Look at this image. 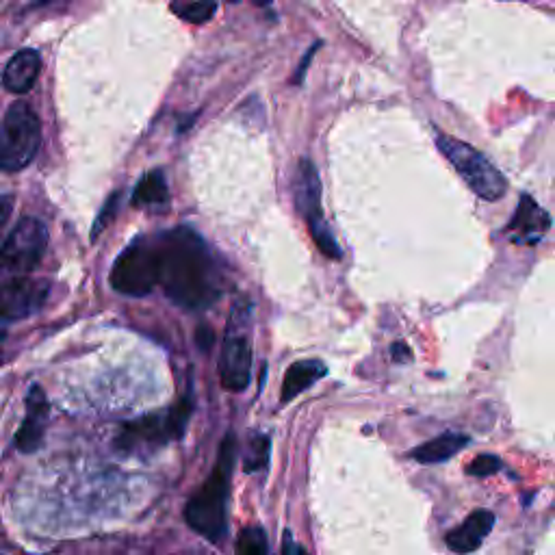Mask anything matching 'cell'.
Listing matches in <instances>:
<instances>
[{
	"mask_svg": "<svg viewBox=\"0 0 555 555\" xmlns=\"http://www.w3.org/2000/svg\"><path fill=\"white\" fill-rule=\"evenodd\" d=\"M157 243V287L185 311H204L224 293L217 258L196 230L178 226L154 237Z\"/></svg>",
	"mask_w": 555,
	"mask_h": 555,
	"instance_id": "1",
	"label": "cell"
},
{
	"mask_svg": "<svg viewBox=\"0 0 555 555\" xmlns=\"http://www.w3.org/2000/svg\"><path fill=\"white\" fill-rule=\"evenodd\" d=\"M237 460V438L232 432L224 436L219 445L215 469L206 477L204 484L193 493L185 506V521L213 545H222L228 538V495L232 469Z\"/></svg>",
	"mask_w": 555,
	"mask_h": 555,
	"instance_id": "2",
	"label": "cell"
},
{
	"mask_svg": "<svg viewBox=\"0 0 555 555\" xmlns=\"http://www.w3.org/2000/svg\"><path fill=\"white\" fill-rule=\"evenodd\" d=\"M193 384L189 386L187 395L172 408L163 412H154V415H146L133 423H126L118 434L115 447L124 454H133V451H144V449H159L167 443L178 441L183 438L191 412H193Z\"/></svg>",
	"mask_w": 555,
	"mask_h": 555,
	"instance_id": "3",
	"label": "cell"
},
{
	"mask_svg": "<svg viewBox=\"0 0 555 555\" xmlns=\"http://www.w3.org/2000/svg\"><path fill=\"white\" fill-rule=\"evenodd\" d=\"M42 146V124L27 102H14L0 124V170L20 172L31 165Z\"/></svg>",
	"mask_w": 555,
	"mask_h": 555,
	"instance_id": "4",
	"label": "cell"
},
{
	"mask_svg": "<svg viewBox=\"0 0 555 555\" xmlns=\"http://www.w3.org/2000/svg\"><path fill=\"white\" fill-rule=\"evenodd\" d=\"M436 146L445 154V159L454 165V170L460 174L464 183L482 200L497 202L506 196L508 180L503 178V174L482 152H477L473 146L443 133H438Z\"/></svg>",
	"mask_w": 555,
	"mask_h": 555,
	"instance_id": "5",
	"label": "cell"
},
{
	"mask_svg": "<svg viewBox=\"0 0 555 555\" xmlns=\"http://www.w3.org/2000/svg\"><path fill=\"white\" fill-rule=\"evenodd\" d=\"M48 245V228L37 217H24L0 248V285L29 276L40 265Z\"/></svg>",
	"mask_w": 555,
	"mask_h": 555,
	"instance_id": "6",
	"label": "cell"
},
{
	"mask_svg": "<svg viewBox=\"0 0 555 555\" xmlns=\"http://www.w3.org/2000/svg\"><path fill=\"white\" fill-rule=\"evenodd\" d=\"M111 287L128 298H146L157 289V243L137 237L111 269Z\"/></svg>",
	"mask_w": 555,
	"mask_h": 555,
	"instance_id": "7",
	"label": "cell"
},
{
	"mask_svg": "<svg viewBox=\"0 0 555 555\" xmlns=\"http://www.w3.org/2000/svg\"><path fill=\"white\" fill-rule=\"evenodd\" d=\"M293 200L295 209L306 219V226L311 230V237L315 239L317 248L324 252L328 258L339 261L343 256L337 239H334L332 230L326 222L324 211H321V180L317 174V167L311 159H302L298 163V174H295L293 185Z\"/></svg>",
	"mask_w": 555,
	"mask_h": 555,
	"instance_id": "8",
	"label": "cell"
},
{
	"mask_svg": "<svg viewBox=\"0 0 555 555\" xmlns=\"http://www.w3.org/2000/svg\"><path fill=\"white\" fill-rule=\"evenodd\" d=\"M50 285L46 280L14 278L0 285V324L27 319L40 313L48 302Z\"/></svg>",
	"mask_w": 555,
	"mask_h": 555,
	"instance_id": "9",
	"label": "cell"
},
{
	"mask_svg": "<svg viewBox=\"0 0 555 555\" xmlns=\"http://www.w3.org/2000/svg\"><path fill=\"white\" fill-rule=\"evenodd\" d=\"M239 330L228 332L224 339L222 354H219V380L230 393H241L248 389L252 376V343L248 339V332Z\"/></svg>",
	"mask_w": 555,
	"mask_h": 555,
	"instance_id": "10",
	"label": "cell"
},
{
	"mask_svg": "<svg viewBox=\"0 0 555 555\" xmlns=\"http://www.w3.org/2000/svg\"><path fill=\"white\" fill-rule=\"evenodd\" d=\"M549 228L551 215L529 193H523L512 222L508 224L510 239L519 245H536L547 235Z\"/></svg>",
	"mask_w": 555,
	"mask_h": 555,
	"instance_id": "11",
	"label": "cell"
},
{
	"mask_svg": "<svg viewBox=\"0 0 555 555\" xmlns=\"http://www.w3.org/2000/svg\"><path fill=\"white\" fill-rule=\"evenodd\" d=\"M48 419V399L42 386H31L27 395V419L20 425L16 434V447L22 454H33L44 441V428Z\"/></svg>",
	"mask_w": 555,
	"mask_h": 555,
	"instance_id": "12",
	"label": "cell"
},
{
	"mask_svg": "<svg viewBox=\"0 0 555 555\" xmlns=\"http://www.w3.org/2000/svg\"><path fill=\"white\" fill-rule=\"evenodd\" d=\"M495 514L490 510H475L464 519L462 525L445 536L447 547L456 553H471L482 547L484 538L493 532Z\"/></svg>",
	"mask_w": 555,
	"mask_h": 555,
	"instance_id": "13",
	"label": "cell"
},
{
	"mask_svg": "<svg viewBox=\"0 0 555 555\" xmlns=\"http://www.w3.org/2000/svg\"><path fill=\"white\" fill-rule=\"evenodd\" d=\"M42 70V59L35 50H20L9 59L3 72V85L11 94H27L33 89Z\"/></svg>",
	"mask_w": 555,
	"mask_h": 555,
	"instance_id": "14",
	"label": "cell"
},
{
	"mask_svg": "<svg viewBox=\"0 0 555 555\" xmlns=\"http://www.w3.org/2000/svg\"><path fill=\"white\" fill-rule=\"evenodd\" d=\"M326 376L328 367L321 363V360H300V363L291 365L285 373V382H282V404H289L291 399L302 395L306 389H311L317 380Z\"/></svg>",
	"mask_w": 555,
	"mask_h": 555,
	"instance_id": "15",
	"label": "cell"
},
{
	"mask_svg": "<svg viewBox=\"0 0 555 555\" xmlns=\"http://www.w3.org/2000/svg\"><path fill=\"white\" fill-rule=\"evenodd\" d=\"M471 443L469 436L458 434V432H445L441 436L432 438V441L423 443L410 451V458H415L421 464H438L445 462L449 458H454L456 454Z\"/></svg>",
	"mask_w": 555,
	"mask_h": 555,
	"instance_id": "16",
	"label": "cell"
},
{
	"mask_svg": "<svg viewBox=\"0 0 555 555\" xmlns=\"http://www.w3.org/2000/svg\"><path fill=\"white\" fill-rule=\"evenodd\" d=\"M133 206H152V209H165L170 204V189H167V180L163 170H152L139 180L133 198Z\"/></svg>",
	"mask_w": 555,
	"mask_h": 555,
	"instance_id": "17",
	"label": "cell"
},
{
	"mask_svg": "<svg viewBox=\"0 0 555 555\" xmlns=\"http://www.w3.org/2000/svg\"><path fill=\"white\" fill-rule=\"evenodd\" d=\"M170 7L180 20L191 24L209 22L217 11L215 0H174Z\"/></svg>",
	"mask_w": 555,
	"mask_h": 555,
	"instance_id": "18",
	"label": "cell"
},
{
	"mask_svg": "<svg viewBox=\"0 0 555 555\" xmlns=\"http://www.w3.org/2000/svg\"><path fill=\"white\" fill-rule=\"evenodd\" d=\"M269 451H271V441L265 434H252L248 441V447L243 451V471L254 473L267 467L269 462Z\"/></svg>",
	"mask_w": 555,
	"mask_h": 555,
	"instance_id": "19",
	"label": "cell"
},
{
	"mask_svg": "<svg viewBox=\"0 0 555 555\" xmlns=\"http://www.w3.org/2000/svg\"><path fill=\"white\" fill-rule=\"evenodd\" d=\"M235 551L239 555H265L269 553V540L263 527L250 525L245 527L235 542Z\"/></svg>",
	"mask_w": 555,
	"mask_h": 555,
	"instance_id": "20",
	"label": "cell"
},
{
	"mask_svg": "<svg viewBox=\"0 0 555 555\" xmlns=\"http://www.w3.org/2000/svg\"><path fill=\"white\" fill-rule=\"evenodd\" d=\"M501 469H503L501 458H497L493 454H482L467 464V473L473 477H488V475L499 473Z\"/></svg>",
	"mask_w": 555,
	"mask_h": 555,
	"instance_id": "21",
	"label": "cell"
},
{
	"mask_svg": "<svg viewBox=\"0 0 555 555\" xmlns=\"http://www.w3.org/2000/svg\"><path fill=\"white\" fill-rule=\"evenodd\" d=\"M118 209H120V193H113V196L107 200V204L102 206V211H100V215L96 217V222H94V230H92V239L94 241L98 239L100 232L111 224V219L118 215Z\"/></svg>",
	"mask_w": 555,
	"mask_h": 555,
	"instance_id": "22",
	"label": "cell"
},
{
	"mask_svg": "<svg viewBox=\"0 0 555 555\" xmlns=\"http://www.w3.org/2000/svg\"><path fill=\"white\" fill-rule=\"evenodd\" d=\"M213 339H215V334H213L211 326H200V330H198V334H196V341H198V347H200L202 352L211 350Z\"/></svg>",
	"mask_w": 555,
	"mask_h": 555,
	"instance_id": "23",
	"label": "cell"
},
{
	"mask_svg": "<svg viewBox=\"0 0 555 555\" xmlns=\"http://www.w3.org/2000/svg\"><path fill=\"white\" fill-rule=\"evenodd\" d=\"M391 352H393V360H395V363H406V360L412 358V354H410V350H408V345H406V343H395Z\"/></svg>",
	"mask_w": 555,
	"mask_h": 555,
	"instance_id": "24",
	"label": "cell"
},
{
	"mask_svg": "<svg viewBox=\"0 0 555 555\" xmlns=\"http://www.w3.org/2000/svg\"><path fill=\"white\" fill-rule=\"evenodd\" d=\"M9 215H11V200L5 198V196H0V232H3Z\"/></svg>",
	"mask_w": 555,
	"mask_h": 555,
	"instance_id": "25",
	"label": "cell"
},
{
	"mask_svg": "<svg viewBox=\"0 0 555 555\" xmlns=\"http://www.w3.org/2000/svg\"><path fill=\"white\" fill-rule=\"evenodd\" d=\"M282 553H306V549L295 545L291 538V532H285V538H282Z\"/></svg>",
	"mask_w": 555,
	"mask_h": 555,
	"instance_id": "26",
	"label": "cell"
},
{
	"mask_svg": "<svg viewBox=\"0 0 555 555\" xmlns=\"http://www.w3.org/2000/svg\"><path fill=\"white\" fill-rule=\"evenodd\" d=\"M319 48V44H315L311 50H308L306 53V57H304V61H302V66H300V70H298V74H295V83H302V79H304V72H306V68H308V63H311V59L315 57V50Z\"/></svg>",
	"mask_w": 555,
	"mask_h": 555,
	"instance_id": "27",
	"label": "cell"
},
{
	"mask_svg": "<svg viewBox=\"0 0 555 555\" xmlns=\"http://www.w3.org/2000/svg\"><path fill=\"white\" fill-rule=\"evenodd\" d=\"M230 3H237V0H230ZM252 3H256V5H267L269 0H252Z\"/></svg>",
	"mask_w": 555,
	"mask_h": 555,
	"instance_id": "28",
	"label": "cell"
},
{
	"mask_svg": "<svg viewBox=\"0 0 555 555\" xmlns=\"http://www.w3.org/2000/svg\"><path fill=\"white\" fill-rule=\"evenodd\" d=\"M37 3H48V0H37Z\"/></svg>",
	"mask_w": 555,
	"mask_h": 555,
	"instance_id": "29",
	"label": "cell"
}]
</instances>
